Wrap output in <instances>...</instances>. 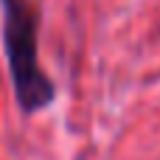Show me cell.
Wrapping results in <instances>:
<instances>
[{
  "label": "cell",
  "mask_w": 160,
  "mask_h": 160,
  "mask_svg": "<svg viewBox=\"0 0 160 160\" xmlns=\"http://www.w3.org/2000/svg\"><path fill=\"white\" fill-rule=\"evenodd\" d=\"M3 53L17 107L25 115L42 112L56 98V84L39 62V6L37 0H0Z\"/></svg>",
  "instance_id": "obj_1"
}]
</instances>
